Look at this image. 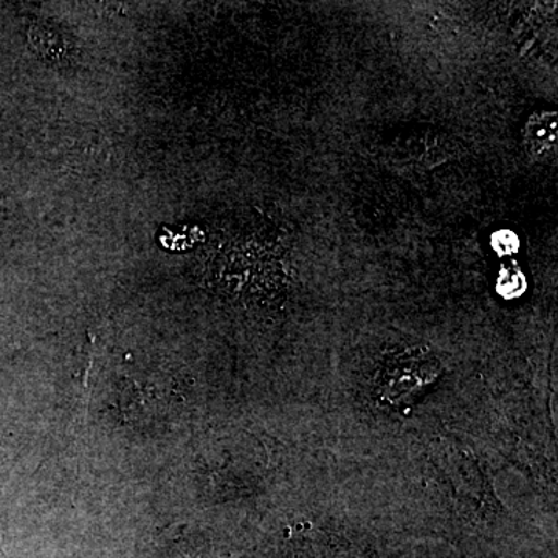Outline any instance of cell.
Here are the masks:
<instances>
[{
    "instance_id": "3957f363",
    "label": "cell",
    "mask_w": 558,
    "mask_h": 558,
    "mask_svg": "<svg viewBox=\"0 0 558 558\" xmlns=\"http://www.w3.org/2000/svg\"><path fill=\"white\" fill-rule=\"evenodd\" d=\"M31 43L40 57L51 61L64 60L72 51L68 35L50 25L36 24L31 28Z\"/></svg>"
},
{
    "instance_id": "277c9868",
    "label": "cell",
    "mask_w": 558,
    "mask_h": 558,
    "mask_svg": "<svg viewBox=\"0 0 558 558\" xmlns=\"http://www.w3.org/2000/svg\"><path fill=\"white\" fill-rule=\"evenodd\" d=\"M524 288H526V282H524L523 274L519 269L501 271L498 281L499 295L505 296V299H513V296L521 295Z\"/></svg>"
},
{
    "instance_id": "8992f818",
    "label": "cell",
    "mask_w": 558,
    "mask_h": 558,
    "mask_svg": "<svg viewBox=\"0 0 558 558\" xmlns=\"http://www.w3.org/2000/svg\"><path fill=\"white\" fill-rule=\"evenodd\" d=\"M5 207H7V201L3 199L2 196H0V209L5 208Z\"/></svg>"
},
{
    "instance_id": "6da1fadb",
    "label": "cell",
    "mask_w": 558,
    "mask_h": 558,
    "mask_svg": "<svg viewBox=\"0 0 558 558\" xmlns=\"http://www.w3.org/2000/svg\"><path fill=\"white\" fill-rule=\"evenodd\" d=\"M436 374H438V369H436L435 363L417 352L396 359L395 362L389 363L387 374V379H389L388 398L399 399L402 395L407 396L409 391L427 384L429 379L436 377Z\"/></svg>"
},
{
    "instance_id": "7a4b0ae2",
    "label": "cell",
    "mask_w": 558,
    "mask_h": 558,
    "mask_svg": "<svg viewBox=\"0 0 558 558\" xmlns=\"http://www.w3.org/2000/svg\"><path fill=\"white\" fill-rule=\"evenodd\" d=\"M557 113L543 110L527 120L523 131L524 148L537 160L553 159L557 154Z\"/></svg>"
},
{
    "instance_id": "5b68a950",
    "label": "cell",
    "mask_w": 558,
    "mask_h": 558,
    "mask_svg": "<svg viewBox=\"0 0 558 558\" xmlns=\"http://www.w3.org/2000/svg\"><path fill=\"white\" fill-rule=\"evenodd\" d=\"M492 245L497 250L499 255H512L520 247L519 238L509 230H501L492 238Z\"/></svg>"
}]
</instances>
